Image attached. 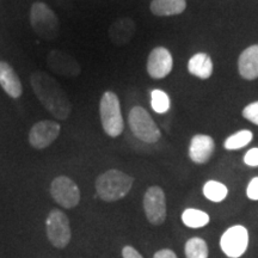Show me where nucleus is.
Listing matches in <instances>:
<instances>
[{
  "mask_svg": "<svg viewBox=\"0 0 258 258\" xmlns=\"http://www.w3.org/2000/svg\"><path fill=\"white\" fill-rule=\"evenodd\" d=\"M31 88L42 105L57 120H67L72 112V104L60 84L44 72H35L30 77Z\"/></svg>",
  "mask_w": 258,
  "mask_h": 258,
  "instance_id": "1",
  "label": "nucleus"
},
{
  "mask_svg": "<svg viewBox=\"0 0 258 258\" xmlns=\"http://www.w3.org/2000/svg\"><path fill=\"white\" fill-rule=\"evenodd\" d=\"M134 179L120 170H108L96 179L98 196L105 202H114L123 199L131 191Z\"/></svg>",
  "mask_w": 258,
  "mask_h": 258,
  "instance_id": "2",
  "label": "nucleus"
},
{
  "mask_svg": "<svg viewBox=\"0 0 258 258\" xmlns=\"http://www.w3.org/2000/svg\"><path fill=\"white\" fill-rule=\"evenodd\" d=\"M99 115H101L103 131L109 137L116 138L122 134L124 123L121 112L120 99L116 93L111 91L103 93L101 103H99Z\"/></svg>",
  "mask_w": 258,
  "mask_h": 258,
  "instance_id": "3",
  "label": "nucleus"
},
{
  "mask_svg": "<svg viewBox=\"0 0 258 258\" xmlns=\"http://www.w3.org/2000/svg\"><path fill=\"white\" fill-rule=\"evenodd\" d=\"M30 23L34 31L43 40H54L59 34V18L55 12L44 3L32 4Z\"/></svg>",
  "mask_w": 258,
  "mask_h": 258,
  "instance_id": "4",
  "label": "nucleus"
},
{
  "mask_svg": "<svg viewBox=\"0 0 258 258\" xmlns=\"http://www.w3.org/2000/svg\"><path fill=\"white\" fill-rule=\"evenodd\" d=\"M131 131L139 140L146 144H154L161 138L160 129L143 106H134L128 115Z\"/></svg>",
  "mask_w": 258,
  "mask_h": 258,
  "instance_id": "5",
  "label": "nucleus"
},
{
  "mask_svg": "<svg viewBox=\"0 0 258 258\" xmlns=\"http://www.w3.org/2000/svg\"><path fill=\"white\" fill-rule=\"evenodd\" d=\"M47 237L53 246L63 249L71 241V227L67 215L60 209H53L46 220Z\"/></svg>",
  "mask_w": 258,
  "mask_h": 258,
  "instance_id": "6",
  "label": "nucleus"
},
{
  "mask_svg": "<svg viewBox=\"0 0 258 258\" xmlns=\"http://www.w3.org/2000/svg\"><path fill=\"white\" fill-rule=\"evenodd\" d=\"M50 195L61 207L71 209L80 202V190L73 179L67 176H59L50 184Z\"/></svg>",
  "mask_w": 258,
  "mask_h": 258,
  "instance_id": "7",
  "label": "nucleus"
},
{
  "mask_svg": "<svg viewBox=\"0 0 258 258\" xmlns=\"http://www.w3.org/2000/svg\"><path fill=\"white\" fill-rule=\"evenodd\" d=\"M249 245V232L244 226L235 225L228 228L220 238V247L230 258H239Z\"/></svg>",
  "mask_w": 258,
  "mask_h": 258,
  "instance_id": "8",
  "label": "nucleus"
},
{
  "mask_svg": "<svg viewBox=\"0 0 258 258\" xmlns=\"http://www.w3.org/2000/svg\"><path fill=\"white\" fill-rule=\"evenodd\" d=\"M144 209L152 225L164 224L166 219L165 194L159 186H151L144 196Z\"/></svg>",
  "mask_w": 258,
  "mask_h": 258,
  "instance_id": "9",
  "label": "nucleus"
},
{
  "mask_svg": "<svg viewBox=\"0 0 258 258\" xmlns=\"http://www.w3.org/2000/svg\"><path fill=\"white\" fill-rule=\"evenodd\" d=\"M61 127L55 121L43 120L32 125L29 132V144L36 150H44L59 138Z\"/></svg>",
  "mask_w": 258,
  "mask_h": 258,
  "instance_id": "10",
  "label": "nucleus"
},
{
  "mask_svg": "<svg viewBox=\"0 0 258 258\" xmlns=\"http://www.w3.org/2000/svg\"><path fill=\"white\" fill-rule=\"evenodd\" d=\"M173 69L172 55L166 48L157 47L151 51L147 59V72L151 78L163 79Z\"/></svg>",
  "mask_w": 258,
  "mask_h": 258,
  "instance_id": "11",
  "label": "nucleus"
},
{
  "mask_svg": "<svg viewBox=\"0 0 258 258\" xmlns=\"http://www.w3.org/2000/svg\"><path fill=\"white\" fill-rule=\"evenodd\" d=\"M49 69L60 76L73 77L79 76L80 66L76 59L61 50H51L47 57Z\"/></svg>",
  "mask_w": 258,
  "mask_h": 258,
  "instance_id": "12",
  "label": "nucleus"
},
{
  "mask_svg": "<svg viewBox=\"0 0 258 258\" xmlns=\"http://www.w3.org/2000/svg\"><path fill=\"white\" fill-rule=\"evenodd\" d=\"M214 148V140L211 137L203 134L195 135L190 143L189 157L194 163L205 164L211 159Z\"/></svg>",
  "mask_w": 258,
  "mask_h": 258,
  "instance_id": "13",
  "label": "nucleus"
},
{
  "mask_svg": "<svg viewBox=\"0 0 258 258\" xmlns=\"http://www.w3.org/2000/svg\"><path fill=\"white\" fill-rule=\"evenodd\" d=\"M0 86L11 98L17 99L23 93V86L18 74L6 61H0Z\"/></svg>",
  "mask_w": 258,
  "mask_h": 258,
  "instance_id": "14",
  "label": "nucleus"
},
{
  "mask_svg": "<svg viewBox=\"0 0 258 258\" xmlns=\"http://www.w3.org/2000/svg\"><path fill=\"white\" fill-rule=\"evenodd\" d=\"M238 70L244 79L253 80L258 78V44L246 48L240 54Z\"/></svg>",
  "mask_w": 258,
  "mask_h": 258,
  "instance_id": "15",
  "label": "nucleus"
},
{
  "mask_svg": "<svg viewBox=\"0 0 258 258\" xmlns=\"http://www.w3.org/2000/svg\"><path fill=\"white\" fill-rule=\"evenodd\" d=\"M188 70L192 76L200 79H208L213 73V62L208 54H195L188 62Z\"/></svg>",
  "mask_w": 258,
  "mask_h": 258,
  "instance_id": "16",
  "label": "nucleus"
},
{
  "mask_svg": "<svg viewBox=\"0 0 258 258\" xmlns=\"http://www.w3.org/2000/svg\"><path fill=\"white\" fill-rule=\"evenodd\" d=\"M151 11L156 16H176L182 14L186 8L185 0H152Z\"/></svg>",
  "mask_w": 258,
  "mask_h": 258,
  "instance_id": "17",
  "label": "nucleus"
},
{
  "mask_svg": "<svg viewBox=\"0 0 258 258\" xmlns=\"http://www.w3.org/2000/svg\"><path fill=\"white\" fill-rule=\"evenodd\" d=\"M182 221L190 228H201L208 225L209 215L206 212L200 211V209L188 208L183 212Z\"/></svg>",
  "mask_w": 258,
  "mask_h": 258,
  "instance_id": "18",
  "label": "nucleus"
},
{
  "mask_svg": "<svg viewBox=\"0 0 258 258\" xmlns=\"http://www.w3.org/2000/svg\"><path fill=\"white\" fill-rule=\"evenodd\" d=\"M228 190L225 184L217 180H208L203 186V195L213 202L224 201L227 196Z\"/></svg>",
  "mask_w": 258,
  "mask_h": 258,
  "instance_id": "19",
  "label": "nucleus"
},
{
  "mask_svg": "<svg viewBox=\"0 0 258 258\" xmlns=\"http://www.w3.org/2000/svg\"><path fill=\"white\" fill-rule=\"evenodd\" d=\"M186 258H208L207 243L201 238H191L185 244Z\"/></svg>",
  "mask_w": 258,
  "mask_h": 258,
  "instance_id": "20",
  "label": "nucleus"
},
{
  "mask_svg": "<svg viewBox=\"0 0 258 258\" xmlns=\"http://www.w3.org/2000/svg\"><path fill=\"white\" fill-rule=\"evenodd\" d=\"M252 138H253L252 133H251L250 131L244 129V131L238 132V133L231 135L230 138L226 139L224 146L226 150H230V151L240 150V148L247 146V145L251 143V140H252Z\"/></svg>",
  "mask_w": 258,
  "mask_h": 258,
  "instance_id": "21",
  "label": "nucleus"
},
{
  "mask_svg": "<svg viewBox=\"0 0 258 258\" xmlns=\"http://www.w3.org/2000/svg\"><path fill=\"white\" fill-rule=\"evenodd\" d=\"M170 97L163 90H153L151 92V106L157 114H165L170 109Z\"/></svg>",
  "mask_w": 258,
  "mask_h": 258,
  "instance_id": "22",
  "label": "nucleus"
},
{
  "mask_svg": "<svg viewBox=\"0 0 258 258\" xmlns=\"http://www.w3.org/2000/svg\"><path fill=\"white\" fill-rule=\"evenodd\" d=\"M243 116L247 121L258 125V101L250 103L249 105L245 106L243 110Z\"/></svg>",
  "mask_w": 258,
  "mask_h": 258,
  "instance_id": "23",
  "label": "nucleus"
},
{
  "mask_svg": "<svg viewBox=\"0 0 258 258\" xmlns=\"http://www.w3.org/2000/svg\"><path fill=\"white\" fill-rule=\"evenodd\" d=\"M244 163L251 167L258 166V148H251L247 151L244 157Z\"/></svg>",
  "mask_w": 258,
  "mask_h": 258,
  "instance_id": "24",
  "label": "nucleus"
},
{
  "mask_svg": "<svg viewBox=\"0 0 258 258\" xmlns=\"http://www.w3.org/2000/svg\"><path fill=\"white\" fill-rule=\"evenodd\" d=\"M246 195L252 201H257L258 200V177H254V178L251 179L249 185H247Z\"/></svg>",
  "mask_w": 258,
  "mask_h": 258,
  "instance_id": "25",
  "label": "nucleus"
},
{
  "mask_svg": "<svg viewBox=\"0 0 258 258\" xmlns=\"http://www.w3.org/2000/svg\"><path fill=\"white\" fill-rule=\"evenodd\" d=\"M122 256H123V258H144L132 246H124L122 249Z\"/></svg>",
  "mask_w": 258,
  "mask_h": 258,
  "instance_id": "26",
  "label": "nucleus"
},
{
  "mask_svg": "<svg viewBox=\"0 0 258 258\" xmlns=\"http://www.w3.org/2000/svg\"><path fill=\"white\" fill-rule=\"evenodd\" d=\"M153 258H177V256L172 250L164 249V250H159L158 252H156Z\"/></svg>",
  "mask_w": 258,
  "mask_h": 258,
  "instance_id": "27",
  "label": "nucleus"
}]
</instances>
